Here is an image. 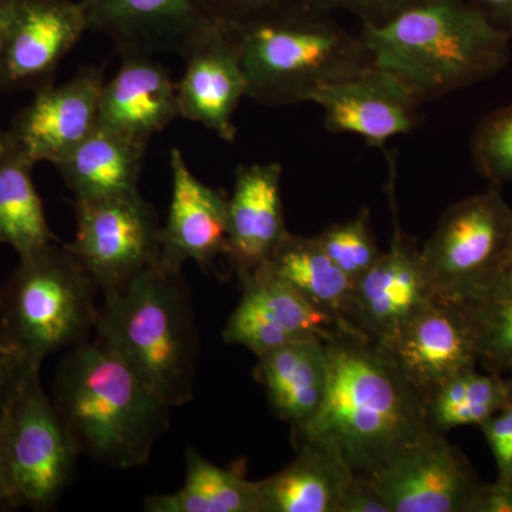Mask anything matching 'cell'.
<instances>
[{"mask_svg": "<svg viewBox=\"0 0 512 512\" xmlns=\"http://www.w3.org/2000/svg\"><path fill=\"white\" fill-rule=\"evenodd\" d=\"M328 394L293 440L332 444L357 476L375 473L436 433L427 403L372 340L342 329L328 340Z\"/></svg>", "mask_w": 512, "mask_h": 512, "instance_id": "cell-1", "label": "cell"}, {"mask_svg": "<svg viewBox=\"0 0 512 512\" xmlns=\"http://www.w3.org/2000/svg\"><path fill=\"white\" fill-rule=\"evenodd\" d=\"M360 39L373 66L394 74L421 101L490 79L510 62L511 37L470 0H426Z\"/></svg>", "mask_w": 512, "mask_h": 512, "instance_id": "cell-2", "label": "cell"}, {"mask_svg": "<svg viewBox=\"0 0 512 512\" xmlns=\"http://www.w3.org/2000/svg\"><path fill=\"white\" fill-rule=\"evenodd\" d=\"M53 403L79 453L121 470L148 463L170 426L171 407L99 338L70 348Z\"/></svg>", "mask_w": 512, "mask_h": 512, "instance_id": "cell-3", "label": "cell"}, {"mask_svg": "<svg viewBox=\"0 0 512 512\" xmlns=\"http://www.w3.org/2000/svg\"><path fill=\"white\" fill-rule=\"evenodd\" d=\"M311 0H285L227 29L247 77L248 97L264 106L309 103L320 87L372 64L350 35Z\"/></svg>", "mask_w": 512, "mask_h": 512, "instance_id": "cell-4", "label": "cell"}, {"mask_svg": "<svg viewBox=\"0 0 512 512\" xmlns=\"http://www.w3.org/2000/svg\"><path fill=\"white\" fill-rule=\"evenodd\" d=\"M103 295L97 338L167 406L190 403L200 339L181 271L157 262L126 285Z\"/></svg>", "mask_w": 512, "mask_h": 512, "instance_id": "cell-5", "label": "cell"}, {"mask_svg": "<svg viewBox=\"0 0 512 512\" xmlns=\"http://www.w3.org/2000/svg\"><path fill=\"white\" fill-rule=\"evenodd\" d=\"M97 289L67 245L50 242L22 256L0 291L5 335L32 365L42 366L57 350L89 340L99 319Z\"/></svg>", "mask_w": 512, "mask_h": 512, "instance_id": "cell-6", "label": "cell"}, {"mask_svg": "<svg viewBox=\"0 0 512 512\" xmlns=\"http://www.w3.org/2000/svg\"><path fill=\"white\" fill-rule=\"evenodd\" d=\"M512 208L498 185L448 208L420 251L431 298L470 302L503 269Z\"/></svg>", "mask_w": 512, "mask_h": 512, "instance_id": "cell-7", "label": "cell"}, {"mask_svg": "<svg viewBox=\"0 0 512 512\" xmlns=\"http://www.w3.org/2000/svg\"><path fill=\"white\" fill-rule=\"evenodd\" d=\"M5 441L20 507L49 510L70 483L79 451L43 390L40 366L30 367L6 410Z\"/></svg>", "mask_w": 512, "mask_h": 512, "instance_id": "cell-8", "label": "cell"}, {"mask_svg": "<svg viewBox=\"0 0 512 512\" xmlns=\"http://www.w3.org/2000/svg\"><path fill=\"white\" fill-rule=\"evenodd\" d=\"M77 231L67 248L101 292L121 288L161 258L156 212L140 192L74 201Z\"/></svg>", "mask_w": 512, "mask_h": 512, "instance_id": "cell-9", "label": "cell"}, {"mask_svg": "<svg viewBox=\"0 0 512 512\" xmlns=\"http://www.w3.org/2000/svg\"><path fill=\"white\" fill-rule=\"evenodd\" d=\"M375 345L426 403L478 362L476 329L466 308L437 299H430L392 338Z\"/></svg>", "mask_w": 512, "mask_h": 512, "instance_id": "cell-10", "label": "cell"}, {"mask_svg": "<svg viewBox=\"0 0 512 512\" xmlns=\"http://www.w3.org/2000/svg\"><path fill=\"white\" fill-rule=\"evenodd\" d=\"M366 478L389 512H471L483 485L464 454L440 433Z\"/></svg>", "mask_w": 512, "mask_h": 512, "instance_id": "cell-11", "label": "cell"}, {"mask_svg": "<svg viewBox=\"0 0 512 512\" xmlns=\"http://www.w3.org/2000/svg\"><path fill=\"white\" fill-rule=\"evenodd\" d=\"M239 281L241 299L222 333L229 345L242 346L261 357L295 340H329L346 329L338 319L306 301L268 264Z\"/></svg>", "mask_w": 512, "mask_h": 512, "instance_id": "cell-12", "label": "cell"}, {"mask_svg": "<svg viewBox=\"0 0 512 512\" xmlns=\"http://www.w3.org/2000/svg\"><path fill=\"white\" fill-rule=\"evenodd\" d=\"M309 103L323 110L330 133L353 134L383 148L392 138L412 133L423 101L394 74L369 64L320 87Z\"/></svg>", "mask_w": 512, "mask_h": 512, "instance_id": "cell-13", "label": "cell"}, {"mask_svg": "<svg viewBox=\"0 0 512 512\" xmlns=\"http://www.w3.org/2000/svg\"><path fill=\"white\" fill-rule=\"evenodd\" d=\"M84 32L82 0H16L0 52V90H37L52 84L60 62Z\"/></svg>", "mask_w": 512, "mask_h": 512, "instance_id": "cell-14", "label": "cell"}, {"mask_svg": "<svg viewBox=\"0 0 512 512\" xmlns=\"http://www.w3.org/2000/svg\"><path fill=\"white\" fill-rule=\"evenodd\" d=\"M103 73L84 67L69 82L47 84L16 119L9 133L30 163L57 164L99 126Z\"/></svg>", "mask_w": 512, "mask_h": 512, "instance_id": "cell-15", "label": "cell"}, {"mask_svg": "<svg viewBox=\"0 0 512 512\" xmlns=\"http://www.w3.org/2000/svg\"><path fill=\"white\" fill-rule=\"evenodd\" d=\"M430 299L420 249L394 220L389 251L355 282L349 326L373 343H383Z\"/></svg>", "mask_w": 512, "mask_h": 512, "instance_id": "cell-16", "label": "cell"}, {"mask_svg": "<svg viewBox=\"0 0 512 512\" xmlns=\"http://www.w3.org/2000/svg\"><path fill=\"white\" fill-rule=\"evenodd\" d=\"M87 30L113 40L121 55L183 56L212 26L195 0H82Z\"/></svg>", "mask_w": 512, "mask_h": 512, "instance_id": "cell-17", "label": "cell"}, {"mask_svg": "<svg viewBox=\"0 0 512 512\" xmlns=\"http://www.w3.org/2000/svg\"><path fill=\"white\" fill-rule=\"evenodd\" d=\"M185 72L177 84L178 114L201 124L228 143L237 136L234 116L248 97L247 77L234 40L214 25L183 55Z\"/></svg>", "mask_w": 512, "mask_h": 512, "instance_id": "cell-18", "label": "cell"}, {"mask_svg": "<svg viewBox=\"0 0 512 512\" xmlns=\"http://www.w3.org/2000/svg\"><path fill=\"white\" fill-rule=\"evenodd\" d=\"M173 192L161 229V264L181 271L185 262L210 268L228 244V198L198 180L178 148L170 157Z\"/></svg>", "mask_w": 512, "mask_h": 512, "instance_id": "cell-19", "label": "cell"}, {"mask_svg": "<svg viewBox=\"0 0 512 512\" xmlns=\"http://www.w3.org/2000/svg\"><path fill=\"white\" fill-rule=\"evenodd\" d=\"M282 165H241L228 198V256L238 278L271 259L288 234L281 197Z\"/></svg>", "mask_w": 512, "mask_h": 512, "instance_id": "cell-20", "label": "cell"}, {"mask_svg": "<svg viewBox=\"0 0 512 512\" xmlns=\"http://www.w3.org/2000/svg\"><path fill=\"white\" fill-rule=\"evenodd\" d=\"M175 117L177 84L163 64L147 55H124L113 79L103 84L99 127L148 143Z\"/></svg>", "mask_w": 512, "mask_h": 512, "instance_id": "cell-21", "label": "cell"}, {"mask_svg": "<svg viewBox=\"0 0 512 512\" xmlns=\"http://www.w3.org/2000/svg\"><path fill=\"white\" fill-rule=\"evenodd\" d=\"M256 377L269 404L293 431L305 429L325 403L329 389L328 340L308 338L258 357Z\"/></svg>", "mask_w": 512, "mask_h": 512, "instance_id": "cell-22", "label": "cell"}, {"mask_svg": "<svg viewBox=\"0 0 512 512\" xmlns=\"http://www.w3.org/2000/svg\"><path fill=\"white\" fill-rule=\"evenodd\" d=\"M296 457L275 476L259 481L262 512H339L357 474L332 444L293 440Z\"/></svg>", "mask_w": 512, "mask_h": 512, "instance_id": "cell-23", "label": "cell"}, {"mask_svg": "<svg viewBox=\"0 0 512 512\" xmlns=\"http://www.w3.org/2000/svg\"><path fill=\"white\" fill-rule=\"evenodd\" d=\"M148 143L97 126L55 164L74 201L104 200L138 192Z\"/></svg>", "mask_w": 512, "mask_h": 512, "instance_id": "cell-24", "label": "cell"}, {"mask_svg": "<svg viewBox=\"0 0 512 512\" xmlns=\"http://www.w3.org/2000/svg\"><path fill=\"white\" fill-rule=\"evenodd\" d=\"M266 264L306 301L353 330L348 318L355 282L329 258L318 239L288 232Z\"/></svg>", "mask_w": 512, "mask_h": 512, "instance_id": "cell-25", "label": "cell"}, {"mask_svg": "<svg viewBox=\"0 0 512 512\" xmlns=\"http://www.w3.org/2000/svg\"><path fill=\"white\" fill-rule=\"evenodd\" d=\"M187 476L173 494L147 497L148 512H262L259 481H249L238 471L215 466L195 448H188Z\"/></svg>", "mask_w": 512, "mask_h": 512, "instance_id": "cell-26", "label": "cell"}, {"mask_svg": "<svg viewBox=\"0 0 512 512\" xmlns=\"http://www.w3.org/2000/svg\"><path fill=\"white\" fill-rule=\"evenodd\" d=\"M33 167L16 150L0 164V244L15 249L19 258L57 241L33 183Z\"/></svg>", "mask_w": 512, "mask_h": 512, "instance_id": "cell-27", "label": "cell"}, {"mask_svg": "<svg viewBox=\"0 0 512 512\" xmlns=\"http://www.w3.org/2000/svg\"><path fill=\"white\" fill-rule=\"evenodd\" d=\"M512 403V382L501 373H460L441 386L427 402L431 429L436 433L478 426Z\"/></svg>", "mask_w": 512, "mask_h": 512, "instance_id": "cell-28", "label": "cell"}, {"mask_svg": "<svg viewBox=\"0 0 512 512\" xmlns=\"http://www.w3.org/2000/svg\"><path fill=\"white\" fill-rule=\"evenodd\" d=\"M463 306L476 329L478 362L488 372H512V269H501Z\"/></svg>", "mask_w": 512, "mask_h": 512, "instance_id": "cell-29", "label": "cell"}, {"mask_svg": "<svg viewBox=\"0 0 512 512\" xmlns=\"http://www.w3.org/2000/svg\"><path fill=\"white\" fill-rule=\"evenodd\" d=\"M315 238L329 258L353 282L366 274L383 254L373 234L367 208H363L353 220L323 229Z\"/></svg>", "mask_w": 512, "mask_h": 512, "instance_id": "cell-30", "label": "cell"}, {"mask_svg": "<svg viewBox=\"0 0 512 512\" xmlns=\"http://www.w3.org/2000/svg\"><path fill=\"white\" fill-rule=\"evenodd\" d=\"M474 163L494 185L512 183V104L478 124L471 141Z\"/></svg>", "mask_w": 512, "mask_h": 512, "instance_id": "cell-31", "label": "cell"}, {"mask_svg": "<svg viewBox=\"0 0 512 512\" xmlns=\"http://www.w3.org/2000/svg\"><path fill=\"white\" fill-rule=\"evenodd\" d=\"M32 366L36 365L8 336L0 338V417L9 409Z\"/></svg>", "mask_w": 512, "mask_h": 512, "instance_id": "cell-32", "label": "cell"}, {"mask_svg": "<svg viewBox=\"0 0 512 512\" xmlns=\"http://www.w3.org/2000/svg\"><path fill=\"white\" fill-rule=\"evenodd\" d=\"M320 8L340 9L362 20V25H377L399 15L403 10L426 0H311Z\"/></svg>", "mask_w": 512, "mask_h": 512, "instance_id": "cell-33", "label": "cell"}, {"mask_svg": "<svg viewBox=\"0 0 512 512\" xmlns=\"http://www.w3.org/2000/svg\"><path fill=\"white\" fill-rule=\"evenodd\" d=\"M497 464L498 480L512 483V403L481 424Z\"/></svg>", "mask_w": 512, "mask_h": 512, "instance_id": "cell-34", "label": "cell"}, {"mask_svg": "<svg viewBox=\"0 0 512 512\" xmlns=\"http://www.w3.org/2000/svg\"><path fill=\"white\" fill-rule=\"evenodd\" d=\"M195 2L212 22L221 26H231L274 8L285 0H195Z\"/></svg>", "mask_w": 512, "mask_h": 512, "instance_id": "cell-35", "label": "cell"}, {"mask_svg": "<svg viewBox=\"0 0 512 512\" xmlns=\"http://www.w3.org/2000/svg\"><path fill=\"white\" fill-rule=\"evenodd\" d=\"M339 512H389L366 477L356 476L349 485Z\"/></svg>", "mask_w": 512, "mask_h": 512, "instance_id": "cell-36", "label": "cell"}, {"mask_svg": "<svg viewBox=\"0 0 512 512\" xmlns=\"http://www.w3.org/2000/svg\"><path fill=\"white\" fill-rule=\"evenodd\" d=\"M471 512H512V483L498 480L481 485Z\"/></svg>", "mask_w": 512, "mask_h": 512, "instance_id": "cell-37", "label": "cell"}, {"mask_svg": "<svg viewBox=\"0 0 512 512\" xmlns=\"http://www.w3.org/2000/svg\"><path fill=\"white\" fill-rule=\"evenodd\" d=\"M5 414L0 417V511L20 508L18 495L10 476L8 454H6Z\"/></svg>", "mask_w": 512, "mask_h": 512, "instance_id": "cell-38", "label": "cell"}, {"mask_svg": "<svg viewBox=\"0 0 512 512\" xmlns=\"http://www.w3.org/2000/svg\"><path fill=\"white\" fill-rule=\"evenodd\" d=\"M481 13L512 39V0H470Z\"/></svg>", "mask_w": 512, "mask_h": 512, "instance_id": "cell-39", "label": "cell"}, {"mask_svg": "<svg viewBox=\"0 0 512 512\" xmlns=\"http://www.w3.org/2000/svg\"><path fill=\"white\" fill-rule=\"evenodd\" d=\"M16 0H0V52L5 45L6 36L13 18Z\"/></svg>", "mask_w": 512, "mask_h": 512, "instance_id": "cell-40", "label": "cell"}, {"mask_svg": "<svg viewBox=\"0 0 512 512\" xmlns=\"http://www.w3.org/2000/svg\"><path fill=\"white\" fill-rule=\"evenodd\" d=\"M15 151L12 136L9 131H0V164Z\"/></svg>", "mask_w": 512, "mask_h": 512, "instance_id": "cell-41", "label": "cell"}, {"mask_svg": "<svg viewBox=\"0 0 512 512\" xmlns=\"http://www.w3.org/2000/svg\"><path fill=\"white\" fill-rule=\"evenodd\" d=\"M503 269H512V229L510 235V241H508L507 254H505V261Z\"/></svg>", "mask_w": 512, "mask_h": 512, "instance_id": "cell-42", "label": "cell"}, {"mask_svg": "<svg viewBox=\"0 0 512 512\" xmlns=\"http://www.w3.org/2000/svg\"><path fill=\"white\" fill-rule=\"evenodd\" d=\"M5 335V329H3V320H2V299H0V338H3Z\"/></svg>", "mask_w": 512, "mask_h": 512, "instance_id": "cell-43", "label": "cell"}]
</instances>
